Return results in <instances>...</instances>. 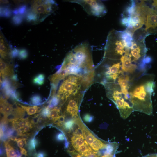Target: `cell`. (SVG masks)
Here are the masks:
<instances>
[{
  "instance_id": "cell-37",
  "label": "cell",
  "mask_w": 157,
  "mask_h": 157,
  "mask_svg": "<svg viewBox=\"0 0 157 157\" xmlns=\"http://www.w3.org/2000/svg\"><path fill=\"white\" fill-rule=\"evenodd\" d=\"M19 50L16 48H14L11 53V58H15L18 56Z\"/></svg>"
},
{
  "instance_id": "cell-43",
  "label": "cell",
  "mask_w": 157,
  "mask_h": 157,
  "mask_svg": "<svg viewBox=\"0 0 157 157\" xmlns=\"http://www.w3.org/2000/svg\"><path fill=\"white\" fill-rule=\"evenodd\" d=\"M152 5L157 9V0H154L152 3Z\"/></svg>"
},
{
  "instance_id": "cell-2",
  "label": "cell",
  "mask_w": 157,
  "mask_h": 157,
  "mask_svg": "<svg viewBox=\"0 0 157 157\" xmlns=\"http://www.w3.org/2000/svg\"><path fill=\"white\" fill-rule=\"evenodd\" d=\"M135 82H132L129 90L130 101L134 111L148 115L152 114L151 94L154 86L151 76L141 75Z\"/></svg>"
},
{
  "instance_id": "cell-7",
  "label": "cell",
  "mask_w": 157,
  "mask_h": 157,
  "mask_svg": "<svg viewBox=\"0 0 157 157\" xmlns=\"http://www.w3.org/2000/svg\"><path fill=\"white\" fill-rule=\"evenodd\" d=\"M82 77L70 74L65 77L60 85L56 95L60 101V104L63 105L74 93L80 89Z\"/></svg>"
},
{
  "instance_id": "cell-38",
  "label": "cell",
  "mask_w": 157,
  "mask_h": 157,
  "mask_svg": "<svg viewBox=\"0 0 157 157\" xmlns=\"http://www.w3.org/2000/svg\"><path fill=\"white\" fill-rule=\"evenodd\" d=\"M46 153L43 151H40L35 154V157H46Z\"/></svg>"
},
{
  "instance_id": "cell-13",
  "label": "cell",
  "mask_w": 157,
  "mask_h": 157,
  "mask_svg": "<svg viewBox=\"0 0 157 157\" xmlns=\"http://www.w3.org/2000/svg\"><path fill=\"white\" fill-rule=\"evenodd\" d=\"M143 7L145 14V31L148 34H157V10L146 5L144 1Z\"/></svg>"
},
{
  "instance_id": "cell-41",
  "label": "cell",
  "mask_w": 157,
  "mask_h": 157,
  "mask_svg": "<svg viewBox=\"0 0 157 157\" xmlns=\"http://www.w3.org/2000/svg\"><path fill=\"white\" fill-rule=\"evenodd\" d=\"M142 157H157V154H148Z\"/></svg>"
},
{
  "instance_id": "cell-9",
  "label": "cell",
  "mask_w": 157,
  "mask_h": 157,
  "mask_svg": "<svg viewBox=\"0 0 157 157\" xmlns=\"http://www.w3.org/2000/svg\"><path fill=\"white\" fill-rule=\"evenodd\" d=\"M143 1L136 3L134 11L128 17L129 23L126 30L133 35L135 32L140 29L144 24L145 14L143 7Z\"/></svg>"
},
{
  "instance_id": "cell-35",
  "label": "cell",
  "mask_w": 157,
  "mask_h": 157,
  "mask_svg": "<svg viewBox=\"0 0 157 157\" xmlns=\"http://www.w3.org/2000/svg\"><path fill=\"white\" fill-rule=\"evenodd\" d=\"M83 119L85 122H90L93 121V117L90 115L87 114L84 115Z\"/></svg>"
},
{
  "instance_id": "cell-22",
  "label": "cell",
  "mask_w": 157,
  "mask_h": 157,
  "mask_svg": "<svg viewBox=\"0 0 157 157\" xmlns=\"http://www.w3.org/2000/svg\"><path fill=\"white\" fill-rule=\"evenodd\" d=\"M13 13L12 11L8 7H0V16L4 17H9Z\"/></svg>"
},
{
  "instance_id": "cell-21",
  "label": "cell",
  "mask_w": 157,
  "mask_h": 157,
  "mask_svg": "<svg viewBox=\"0 0 157 157\" xmlns=\"http://www.w3.org/2000/svg\"><path fill=\"white\" fill-rule=\"evenodd\" d=\"M74 124L75 123L74 119H69L64 121L62 126L65 130L71 131L73 129Z\"/></svg>"
},
{
  "instance_id": "cell-8",
  "label": "cell",
  "mask_w": 157,
  "mask_h": 157,
  "mask_svg": "<svg viewBox=\"0 0 157 157\" xmlns=\"http://www.w3.org/2000/svg\"><path fill=\"white\" fill-rule=\"evenodd\" d=\"M74 119L75 124L78 126L85 140L93 150L98 152L106 148L108 142L95 136L83 123L79 116Z\"/></svg>"
},
{
  "instance_id": "cell-40",
  "label": "cell",
  "mask_w": 157,
  "mask_h": 157,
  "mask_svg": "<svg viewBox=\"0 0 157 157\" xmlns=\"http://www.w3.org/2000/svg\"><path fill=\"white\" fill-rule=\"evenodd\" d=\"M101 157H115V154H104Z\"/></svg>"
},
{
  "instance_id": "cell-28",
  "label": "cell",
  "mask_w": 157,
  "mask_h": 157,
  "mask_svg": "<svg viewBox=\"0 0 157 157\" xmlns=\"http://www.w3.org/2000/svg\"><path fill=\"white\" fill-rule=\"evenodd\" d=\"M26 17L27 19L29 21L35 22L38 19L36 15L31 11L28 13Z\"/></svg>"
},
{
  "instance_id": "cell-39",
  "label": "cell",
  "mask_w": 157,
  "mask_h": 157,
  "mask_svg": "<svg viewBox=\"0 0 157 157\" xmlns=\"http://www.w3.org/2000/svg\"><path fill=\"white\" fill-rule=\"evenodd\" d=\"M20 152L22 155V156H21V157H25L27 155L26 151L24 148L20 149Z\"/></svg>"
},
{
  "instance_id": "cell-15",
  "label": "cell",
  "mask_w": 157,
  "mask_h": 157,
  "mask_svg": "<svg viewBox=\"0 0 157 157\" xmlns=\"http://www.w3.org/2000/svg\"><path fill=\"white\" fill-rule=\"evenodd\" d=\"M11 51L10 47L1 32L0 53L1 58L4 60L8 59V58H11Z\"/></svg>"
},
{
  "instance_id": "cell-24",
  "label": "cell",
  "mask_w": 157,
  "mask_h": 157,
  "mask_svg": "<svg viewBox=\"0 0 157 157\" xmlns=\"http://www.w3.org/2000/svg\"><path fill=\"white\" fill-rule=\"evenodd\" d=\"M49 107L51 109L56 107L60 103L59 99L55 95L51 97V98L48 102Z\"/></svg>"
},
{
  "instance_id": "cell-33",
  "label": "cell",
  "mask_w": 157,
  "mask_h": 157,
  "mask_svg": "<svg viewBox=\"0 0 157 157\" xmlns=\"http://www.w3.org/2000/svg\"><path fill=\"white\" fill-rule=\"evenodd\" d=\"M56 139L58 141H62L66 139L64 135L62 132H59L57 134L56 136Z\"/></svg>"
},
{
  "instance_id": "cell-42",
  "label": "cell",
  "mask_w": 157,
  "mask_h": 157,
  "mask_svg": "<svg viewBox=\"0 0 157 157\" xmlns=\"http://www.w3.org/2000/svg\"><path fill=\"white\" fill-rule=\"evenodd\" d=\"M13 13V14L15 15H17L19 14L17 8H16L14 9L12 11Z\"/></svg>"
},
{
  "instance_id": "cell-5",
  "label": "cell",
  "mask_w": 157,
  "mask_h": 157,
  "mask_svg": "<svg viewBox=\"0 0 157 157\" xmlns=\"http://www.w3.org/2000/svg\"><path fill=\"white\" fill-rule=\"evenodd\" d=\"M94 82L102 84L114 82L123 74L120 60L103 58L95 68Z\"/></svg>"
},
{
  "instance_id": "cell-11",
  "label": "cell",
  "mask_w": 157,
  "mask_h": 157,
  "mask_svg": "<svg viewBox=\"0 0 157 157\" xmlns=\"http://www.w3.org/2000/svg\"><path fill=\"white\" fill-rule=\"evenodd\" d=\"M81 5L89 15L98 17L105 15L107 12V9L101 1L95 0H75L69 1Z\"/></svg>"
},
{
  "instance_id": "cell-18",
  "label": "cell",
  "mask_w": 157,
  "mask_h": 157,
  "mask_svg": "<svg viewBox=\"0 0 157 157\" xmlns=\"http://www.w3.org/2000/svg\"><path fill=\"white\" fill-rule=\"evenodd\" d=\"M30 122L27 118H20L12 122V127L14 129L17 130L24 127Z\"/></svg>"
},
{
  "instance_id": "cell-1",
  "label": "cell",
  "mask_w": 157,
  "mask_h": 157,
  "mask_svg": "<svg viewBox=\"0 0 157 157\" xmlns=\"http://www.w3.org/2000/svg\"><path fill=\"white\" fill-rule=\"evenodd\" d=\"M95 69L90 47L88 43L84 42L67 54L58 70L67 76L74 74L83 77Z\"/></svg>"
},
{
  "instance_id": "cell-27",
  "label": "cell",
  "mask_w": 157,
  "mask_h": 157,
  "mask_svg": "<svg viewBox=\"0 0 157 157\" xmlns=\"http://www.w3.org/2000/svg\"><path fill=\"white\" fill-rule=\"evenodd\" d=\"M22 17L21 15H14L12 19L13 23L15 25H18L20 24L22 21Z\"/></svg>"
},
{
  "instance_id": "cell-4",
  "label": "cell",
  "mask_w": 157,
  "mask_h": 157,
  "mask_svg": "<svg viewBox=\"0 0 157 157\" xmlns=\"http://www.w3.org/2000/svg\"><path fill=\"white\" fill-rule=\"evenodd\" d=\"M103 85L105 88L107 97L114 103L121 117L124 119H126L134 111L129 94L122 92L116 82L106 83Z\"/></svg>"
},
{
  "instance_id": "cell-34",
  "label": "cell",
  "mask_w": 157,
  "mask_h": 157,
  "mask_svg": "<svg viewBox=\"0 0 157 157\" xmlns=\"http://www.w3.org/2000/svg\"><path fill=\"white\" fill-rule=\"evenodd\" d=\"M6 153L7 157H14L16 155L15 150L12 147Z\"/></svg>"
},
{
  "instance_id": "cell-10",
  "label": "cell",
  "mask_w": 157,
  "mask_h": 157,
  "mask_svg": "<svg viewBox=\"0 0 157 157\" xmlns=\"http://www.w3.org/2000/svg\"><path fill=\"white\" fill-rule=\"evenodd\" d=\"M84 92L80 89L70 97L64 104L63 115L69 116L72 118L79 117V109L83 98Z\"/></svg>"
},
{
  "instance_id": "cell-23",
  "label": "cell",
  "mask_w": 157,
  "mask_h": 157,
  "mask_svg": "<svg viewBox=\"0 0 157 157\" xmlns=\"http://www.w3.org/2000/svg\"><path fill=\"white\" fill-rule=\"evenodd\" d=\"M38 144V142L35 137L32 138L28 142V148L30 151H34Z\"/></svg>"
},
{
  "instance_id": "cell-16",
  "label": "cell",
  "mask_w": 157,
  "mask_h": 157,
  "mask_svg": "<svg viewBox=\"0 0 157 157\" xmlns=\"http://www.w3.org/2000/svg\"><path fill=\"white\" fill-rule=\"evenodd\" d=\"M0 69L1 79L6 78H11L14 75L13 66L1 58L0 60Z\"/></svg>"
},
{
  "instance_id": "cell-20",
  "label": "cell",
  "mask_w": 157,
  "mask_h": 157,
  "mask_svg": "<svg viewBox=\"0 0 157 157\" xmlns=\"http://www.w3.org/2000/svg\"><path fill=\"white\" fill-rule=\"evenodd\" d=\"M45 76L42 74H40L35 76L33 79V83L36 85H41L44 83Z\"/></svg>"
},
{
  "instance_id": "cell-29",
  "label": "cell",
  "mask_w": 157,
  "mask_h": 157,
  "mask_svg": "<svg viewBox=\"0 0 157 157\" xmlns=\"http://www.w3.org/2000/svg\"><path fill=\"white\" fill-rule=\"evenodd\" d=\"M50 111V108L48 106H46L42 109L41 111V115L44 117H48Z\"/></svg>"
},
{
  "instance_id": "cell-25",
  "label": "cell",
  "mask_w": 157,
  "mask_h": 157,
  "mask_svg": "<svg viewBox=\"0 0 157 157\" xmlns=\"http://www.w3.org/2000/svg\"><path fill=\"white\" fill-rule=\"evenodd\" d=\"M30 101L33 105H36L40 104L42 101L41 96L38 94H34L30 98Z\"/></svg>"
},
{
  "instance_id": "cell-45",
  "label": "cell",
  "mask_w": 157,
  "mask_h": 157,
  "mask_svg": "<svg viewBox=\"0 0 157 157\" xmlns=\"http://www.w3.org/2000/svg\"><path fill=\"white\" fill-rule=\"evenodd\" d=\"M18 157V156H17V155L15 156H14V157Z\"/></svg>"
},
{
  "instance_id": "cell-6",
  "label": "cell",
  "mask_w": 157,
  "mask_h": 157,
  "mask_svg": "<svg viewBox=\"0 0 157 157\" xmlns=\"http://www.w3.org/2000/svg\"><path fill=\"white\" fill-rule=\"evenodd\" d=\"M149 35L144 29H140L135 32L133 37L128 56L133 63L139 66L145 59L147 50L145 39Z\"/></svg>"
},
{
  "instance_id": "cell-30",
  "label": "cell",
  "mask_w": 157,
  "mask_h": 157,
  "mask_svg": "<svg viewBox=\"0 0 157 157\" xmlns=\"http://www.w3.org/2000/svg\"><path fill=\"white\" fill-rule=\"evenodd\" d=\"M28 52L27 50L23 49L19 50L18 57L21 59H25L27 58L28 56Z\"/></svg>"
},
{
  "instance_id": "cell-36",
  "label": "cell",
  "mask_w": 157,
  "mask_h": 157,
  "mask_svg": "<svg viewBox=\"0 0 157 157\" xmlns=\"http://www.w3.org/2000/svg\"><path fill=\"white\" fill-rule=\"evenodd\" d=\"M129 17L125 16L122 17L121 20V22L122 24L127 27L129 24Z\"/></svg>"
},
{
  "instance_id": "cell-3",
  "label": "cell",
  "mask_w": 157,
  "mask_h": 157,
  "mask_svg": "<svg viewBox=\"0 0 157 157\" xmlns=\"http://www.w3.org/2000/svg\"><path fill=\"white\" fill-rule=\"evenodd\" d=\"M133 36L125 30H112L109 32L107 37L103 58L120 60L123 56H128Z\"/></svg>"
},
{
  "instance_id": "cell-12",
  "label": "cell",
  "mask_w": 157,
  "mask_h": 157,
  "mask_svg": "<svg viewBox=\"0 0 157 157\" xmlns=\"http://www.w3.org/2000/svg\"><path fill=\"white\" fill-rule=\"evenodd\" d=\"M57 6V3L53 0H35L32 3L31 11L35 14L38 17V15L39 16L41 15L47 16L54 11Z\"/></svg>"
},
{
  "instance_id": "cell-19",
  "label": "cell",
  "mask_w": 157,
  "mask_h": 157,
  "mask_svg": "<svg viewBox=\"0 0 157 157\" xmlns=\"http://www.w3.org/2000/svg\"><path fill=\"white\" fill-rule=\"evenodd\" d=\"M18 104L25 111H26L28 114L29 115H31L36 113H38L41 111L42 110L40 107L36 106H27L21 105L19 104Z\"/></svg>"
},
{
  "instance_id": "cell-17",
  "label": "cell",
  "mask_w": 157,
  "mask_h": 157,
  "mask_svg": "<svg viewBox=\"0 0 157 157\" xmlns=\"http://www.w3.org/2000/svg\"><path fill=\"white\" fill-rule=\"evenodd\" d=\"M61 108L57 106L51 108L48 118L53 122H57L62 116Z\"/></svg>"
},
{
  "instance_id": "cell-26",
  "label": "cell",
  "mask_w": 157,
  "mask_h": 157,
  "mask_svg": "<svg viewBox=\"0 0 157 157\" xmlns=\"http://www.w3.org/2000/svg\"><path fill=\"white\" fill-rule=\"evenodd\" d=\"M13 106L8 102L6 104L4 111L2 113L3 116L6 115L13 111Z\"/></svg>"
},
{
  "instance_id": "cell-14",
  "label": "cell",
  "mask_w": 157,
  "mask_h": 157,
  "mask_svg": "<svg viewBox=\"0 0 157 157\" xmlns=\"http://www.w3.org/2000/svg\"><path fill=\"white\" fill-rule=\"evenodd\" d=\"M121 63V69L123 73L130 75L135 74L137 71L138 66L133 63L128 56L124 55L120 60Z\"/></svg>"
},
{
  "instance_id": "cell-44",
  "label": "cell",
  "mask_w": 157,
  "mask_h": 157,
  "mask_svg": "<svg viewBox=\"0 0 157 157\" xmlns=\"http://www.w3.org/2000/svg\"><path fill=\"white\" fill-rule=\"evenodd\" d=\"M5 152V151L3 147L1 146L0 147V155H3Z\"/></svg>"
},
{
  "instance_id": "cell-31",
  "label": "cell",
  "mask_w": 157,
  "mask_h": 157,
  "mask_svg": "<svg viewBox=\"0 0 157 157\" xmlns=\"http://www.w3.org/2000/svg\"><path fill=\"white\" fill-rule=\"evenodd\" d=\"M26 139L24 138L16 139L15 141L17 143L18 146L20 149L23 148L24 144H26Z\"/></svg>"
},
{
  "instance_id": "cell-32",
  "label": "cell",
  "mask_w": 157,
  "mask_h": 157,
  "mask_svg": "<svg viewBox=\"0 0 157 157\" xmlns=\"http://www.w3.org/2000/svg\"><path fill=\"white\" fill-rule=\"evenodd\" d=\"M27 6L25 5H22L17 8L19 14L22 15L25 13L27 11Z\"/></svg>"
}]
</instances>
